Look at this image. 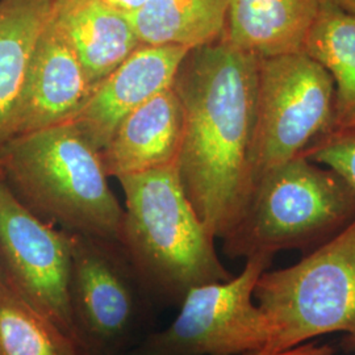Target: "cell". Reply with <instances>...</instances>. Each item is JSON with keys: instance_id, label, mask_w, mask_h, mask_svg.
Here are the masks:
<instances>
[{"instance_id": "24", "label": "cell", "mask_w": 355, "mask_h": 355, "mask_svg": "<svg viewBox=\"0 0 355 355\" xmlns=\"http://www.w3.org/2000/svg\"><path fill=\"white\" fill-rule=\"evenodd\" d=\"M1 283H7V279H6V271H4V267L1 263V258H0V284Z\"/></svg>"}, {"instance_id": "16", "label": "cell", "mask_w": 355, "mask_h": 355, "mask_svg": "<svg viewBox=\"0 0 355 355\" xmlns=\"http://www.w3.org/2000/svg\"><path fill=\"white\" fill-rule=\"evenodd\" d=\"M229 0H149L128 13L142 45H171L189 51L223 40Z\"/></svg>"}, {"instance_id": "20", "label": "cell", "mask_w": 355, "mask_h": 355, "mask_svg": "<svg viewBox=\"0 0 355 355\" xmlns=\"http://www.w3.org/2000/svg\"><path fill=\"white\" fill-rule=\"evenodd\" d=\"M103 1L114 7V10L128 15L140 10L141 7H144L149 0H103Z\"/></svg>"}, {"instance_id": "5", "label": "cell", "mask_w": 355, "mask_h": 355, "mask_svg": "<svg viewBox=\"0 0 355 355\" xmlns=\"http://www.w3.org/2000/svg\"><path fill=\"white\" fill-rule=\"evenodd\" d=\"M254 300L271 321V352L282 353L341 333L355 352V221L292 266L266 270Z\"/></svg>"}, {"instance_id": "11", "label": "cell", "mask_w": 355, "mask_h": 355, "mask_svg": "<svg viewBox=\"0 0 355 355\" xmlns=\"http://www.w3.org/2000/svg\"><path fill=\"white\" fill-rule=\"evenodd\" d=\"M92 89L76 51L51 15L29 67L12 139L67 123Z\"/></svg>"}, {"instance_id": "17", "label": "cell", "mask_w": 355, "mask_h": 355, "mask_svg": "<svg viewBox=\"0 0 355 355\" xmlns=\"http://www.w3.org/2000/svg\"><path fill=\"white\" fill-rule=\"evenodd\" d=\"M305 53L318 61L334 82L336 128L354 127L355 15L325 0L306 41Z\"/></svg>"}, {"instance_id": "14", "label": "cell", "mask_w": 355, "mask_h": 355, "mask_svg": "<svg viewBox=\"0 0 355 355\" xmlns=\"http://www.w3.org/2000/svg\"><path fill=\"white\" fill-rule=\"evenodd\" d=\"M325 0H229L224 40L257 58L305 53Z\"/></svg>"}, {"instance_id": "10", "label": "cell", "mask_w": 355, "mask_h": 355, "mask_svg": "<svg viewBox=\"0 0 355 355\" xmlns=\"http://www.w3.org/2000/svg\"><path fill=\"white\" fill-rule=\"evenodd\" d=\"M189 49L141 45L102 80L67 123L96 150H102L124 119L154 95L173 86Z\"/></svg>"}, {"instance_id": "21", "label": "cell", "mask_w": 355, "mask_h": 355, "mask_svg": "<svg viewBox=\"0 0 355 355\" xmlns=\"http://www.w3.org/2000/svg\"><path fill=\"white\" fill-rule=\"evenodd\" d=\"M296 355H334V350L330 346H320L316 343H308L302 346L300 352Z\"/></svg>"}, {"instance_id": "25", "label": "cell", "mask_w": 355, "mask_h": 355, "mask_svg": "<svg viewBox=\"0 0 355 355\" xmlns=\"http://www.w3.org/2000/svg\"><path fill=\"white\" fill-rule=\"evenodd\" d=\"M0 179H4V174H3V168H1V165H0Z\"/></svg>"}, {"instance_id": "3", "label": "cell", "mask_w": 355, "mask_h": 355, "mask_svg": "<svg viewBox=\"0 0 355 355\" xmlns=\"http://www.w3.org/2000/svg\"><path fill=\"white\" fill-rule=\"evenodd\" d=\"M4 180L44 221L117 243L124 209L101 153L69 123L13 137L0 149Z\"/></svg>"}, {"instance_id": "2", "label": "cell", "mask_w": 355, "mask_h": 355, "mask_svg": "<svg viewBox=\"0 0 355 355\" xmlns=\"http://www.w3.org/2000/svg\"><path fill=\"white\" fill-rule=\"evenodd\" d=\"M124 214L117 245L141 284L180 303L191 288L233 277L193 209L175 166L117 178Z\"/></svg>"}, {"instance_id": "13", "label": "cell", "mask_w": 355, "mask_h": 355, "mask_svg": "<svg viewBox=\"0 0 355 355\" xmlns=\"http://www.w3.org/2000/svg\"><path fill=\"white\" fill-rule=\"evenodd\" d=\"M53 20L76 51L92 89L142 45L127 15L103 0H57Z\"/></svg>"}, {"instance_id": "12", "label": "cell", "mask_w": 355, "mask_h": 355, "mask_svg": "<svg viewBox=\"0 0 355 355\" xmlns=\"http://www.w3.org/2000/svg\"><path fill=\"white\" fill-rule=\"evenodd\" d=\"M183 135V108L171 87L154 95L114 130L101 150L110 178L175 166Z\"/></svg>"}, {"instance_id": "23", "label": "cell", "mask_w": 355, "mask_h": 355, "mask_svg": "<svg viewBox=\"0 0 355 355\" xmlns=\"http://www.w3.org/2000/svg\"><path fill=\"white\" fill-rule=\"evenodd\" d=\"M302 346H303V345H302ZM302 346L295 347V349L288 350V352H282V353H275V352H271V350H262V352H257V353H250V354L246 355H296L300 352Z\"/></svg>"}, {"instance_id": "15", "label": "cell", "mask_w": 355, "mask_h": 355, "mask_svg": "<svg viewBox=\"0 0 355 355\" xmlns=\"http://www.w3.org/2000/svg\"><path fill=\"white\" fill-rule=\"evenodd\" d=\"M57 0H0V149L13 123L38 40Z\"/></svg>"}, {"instance_id": "19", "label": "cell", "mask_w": 355, "mask_h": 355, "mask_svg": "<svg viewBox=\"0 0 355 355\" xmlns=\"http://www.w3.org/2000/svg\"><path fill=\"white\" fill-rule=\"evenodd\" d=\"M303 155L334 171L355 192V125L333 129Z\"/></svg>"}, {"instance_id": "18", "label": "cell", "mask_w": 355, "mask_h": 355, "mask_svg": "<svg viewBox=\"0 0 355 355\" xmlns=\"http://www.w3.org/2000/svg\"><path fill=\"white\" fill-rule=\"evenodd\" d=\"M0 355H83V350L54 321L1 283Z\"/></svg>"}, {"instance_id": "8", "label": "cell", "mask_w": 355, "mask_h": 355, "mask_svg": "<svg viewBox=\"0 0 355 355\" xmlns=\"http://www.w3.org/2000/svg\"><path fill=\"white\" fill-rule=\"evenodd\" d=\"M0 258L7 284L78 343L70 305L73 234L33 214L4 179Z\"/></svg>"}, {"instance_id": "7", "label": "cell", "mask_w": 355, "mask_h": 355, "mask_svg": "<svg viewBox=\"0 0 355 355\" xmlns=\"http://www.w3.org/2000/svg\"><path fill=\"white\" fill-rule=\"evenodd\" d=\"M272 255L246 258L237 277L196 286L179 303L165 329L148 337L133 355H246L270 350L275 329L254 300Z\"/></svg>"}, {"instance_id": "4", "label": "cell", "mask_w": 355, "mask_h": 355, "mask_svg": "<svg viewBox=\"0 0 355 355\" xmlns=\"http://www.w3.org/2000/svg\"><path fill=\"white\" fill-rule=\"evenodd\" d=\"M355 221V192L325 166L304 155L254 180L241 217L221 240L230 258L280 252L306 254Z\"/></svg>"}, {"instance_id": "6", "label": "cell", "mask_w": 355, "mask_h": 355, "mask_svg": "<svg viewBox=\"0 0 355 355\" xmlns=\"http://www.w3.org/2000/svg\"><path fill=\"white\" fill-rule=\"evenodd\" d=\"M336 128L334 82L306 53L258 60L252 179L303 155Z\"/></svg>"}, {"instance_id": "9", "label": "cell", "mask_w": 355, "mask_h": 355, "mask_svg": "<svg viewBox=\"0 0 355 355\" xmlns=\"http://www.w3.org/2000/svg\"><path fill=\"white\" fill-rule=\"evenodd\" d=\"M114 242L73 234L70 305L82 350H112L139 316L140 280L112 252Z\"/></svg>"}, {"instance_id": "1", "label": "cell", "mask_w": 355, "mask_h": 355, "mask_svg": "<svg viewBox=\"0 0 355 355\" xmlns=\"http://www.w3.org/2000/svg\"><path fill=\"white\" fill-rule=\"evenodd\" d=\"M258 60L223 38L189 51L173 82L183 108L178 177L216 240L234 228L253 187Z\"/></svg>"}, {"instance_id": "22", "label": "cell", "mask_w": 355, "mask_h": 355, "mask_svg": "<svg viewBox=\"0 0 355 355\" xmlns=\"http://www.w3.org/2000/svg\"><path fill=\"white\" fill-rule=\"evenodd\" d=\"M329 1L345 12L355 15V0H329Z\"/></svg>"}]
</instances>
